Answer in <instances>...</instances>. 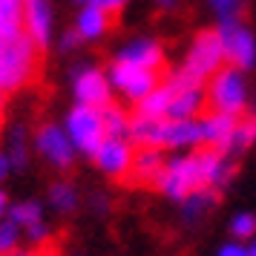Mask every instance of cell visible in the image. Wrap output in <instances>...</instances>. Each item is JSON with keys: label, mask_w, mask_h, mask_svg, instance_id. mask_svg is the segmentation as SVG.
<instances>
[{"label": "cell", "mask_w": 256, "mask_h": 256, "mask_svg": "<svg viewBox=\"0 0 256 256\" xmlns=\"http://www.w3.org/2000/svg\"><path fill=\"white\" fill-rule=\"evenodd\" d=\"M230 233L236 236V239H250V236L256 233V219L250 216V213L236 216V219L230 222Z\"/></svg>", "instance_id": "obj_23"}, {"label": "cell", "mask_w": 256, "mask_h": 256, "mask_svg": "<svg viewBox=\"0 0 256 256\" xmlns=\"http://www.w3.org/2000/svg\"><path fill=\"white\" fill-rule=\"evenodd\" d=\"M167 72H158V70H141V66H130V64H121L116 60L112 64V70H110V81L116 84L121 92L132 98V101H141L144 95H150L162 78Z\"/></svg>", "instance_id": "obj_5"}, {"label": "cell", "mask_w": 256, "mask_h": 256, "mask_svg": "<svg viewBox=\"0 0 256 256\" xmlns=\"http://www.w3.org/2000/svg\"><path fill=\"white\" fill-rule=\"evenodd\" d=\"M173 101V90L167 86V84H158L150 95H144L138 101V110H136V116H147V118H164L167 116V106Z\"/></svg>", "instance_id": "obj_17"}, {"label": "cell", "mask_w": 256, "mask_h": 256, "mask_svg": "<svg viewBox=\"0 0 256 256\" xmlns=\"http://www.w3.org/2000/svg\"><path fill=\"white\" fill-rule=\"evenodd\" d=\"M219 256H248V250L239 248V244H224V248L219 250Z\"/></svg>", "instance_id": "obj_28"}, {"label": "cell", "mask_w": 256, "mask_h": 256, "mask_svg": "<svg viewBox=\"0 0 256 256\" xmlns=\"http://www.w3.org/2000/svg\"><path fill=\"white\" fill-rule=\"evenodd\" d=\"M101 118H104L106 138H127L130 136V118L118 104H112V101L104 104L101 106Z\"/></svg>", "instance_id": "obj_18"}, {"label": "cell", "mask_w": 256, "mask_h": 256, "mask_svg": "<svg viewBox=\"0 0 256 256\" xmlns=\"http://www.w3.org/2000/svg\"><path fill=\"white\" fill-rule=\"evenodd\" d=\"M44 49L29 38V32H18L12 38H0V92L29 86L40 78Z\"/></svg>", "instance_id": "obj_1"}, {"label": "cell", "mask_w": 256, "mask_h": 256, "mask_svg": "<svg viewBox=\"0 0 256 256\" xmlns=\"http://www.w3.org/2000/svg\"><path fill=\"white\" fill-rule=\"evenodd\" d=\"M0 124H3V98H0Z\"/></svg>", "instance_id": "obj_34"}, {"label": "cell", "mask_w": 256, "mask_h": 256, "mask_svg": "<svg viewBox=\"0 0 256 256\" xmlns=\"http://www.w3.org/2000/svg\"><path fill=\"white\" fill-rule=\"evenodd\" d=\"M92 158L104 173L121 178L132 164V150H130V144L124 138H104V144L92 152Z\"/></svg>", "instance_id": "obj_9"}, {"label": "cell", "mask_w": 256, "mask_h": 256, "mask_svg": "<svg viewBox=\"0 0 256 256\" xmlns=\"http://www.w3.org/2000/svg\"><path fill=\"white\" fill-rule=\"evenodd\" d=\"M118 60L121 64H130V66H141V70H158L167 72V60H164V52L156 40H136L118 52Z\"/></svg>", "instance_id": "obj_11"}, {"label": "cell", "mask_w": 256, "mask_h": 256, "mask_svg": "<svg viewBox=\"0 0 256 256\" xmlns=\"http://www.w3.org/2000/svg\"><path fill=\"white\" fill-rule=\"evenodd\" d=\"M248 256H256V242L250 244V248H248Z\"/></svg>", "instance_id": "obj_33"}, {"label": "cell", "mask_w": 256, "mask_h": 256, "mask_svg": "<svg viewBox=\"0 0 256 256\" xmlns=\"http://www.w3.org/2000/svg\"><path fill=\"white\" fill-rule=\"evenodd\" d=\"M84 3H90V0H84Z\"/></svg>", "instance_id": "obj_35"}, {"label": "cell", "mask_w": 256, "mask_h": 256, "mask_svg": "<svg viewBox=\"0 0 256 256\" xmlns=\"http://www.w3.org/2000/svg\"><path fill=\"white\" fill-rule=\"evenodd\" d=\"M78 38H81V35H78V29H75V32H70V35L64 38V46H66V49H72L75 44H78Z\"/></svg>", "instance_id": "obj_29"}, {"label": "cell", "mask_w": 256, "mask_h": 256, "mask_svg": "<svg viewBox=\"0 0 256 256\" xmlns=\"http://www.w3.org/2000/svg\"><path fill=\"white\" fill-rule=\"evenodd\" d=\"M118 20L110 18L104 9H98L95 3H90L81 14H78V35L81 38H101L106 29H116Z\"/></svg>", "instance_id": "obj_15"}, {"label": "cell", "mask_w": 256, "mask_h": 256, "mask_svg": "<svg viewBox=\"0 0 256 256\" xmlns=\"http://www.w3.org/2000/svg\"><path fill=\"white\" fill-rule=\"evenodd\" d=\"M219 38L222 46H224V58L230 60L236 70H248L256 64V44L254 35L244 29V26L236 24V18H222L219 24Z\"/></svg>", "instance_id": "obj_4"}, {"label": "cell", "mask_w": 256, "mask_h": 256, "mask_svg": "<svg viewBox=\"0 0 256 256\" xmlns=\"http://www.w3.org/2000/svg\"><path fill=\"white\" fill-rule=\"evenodd\" d=\"M12 162L18 170L26 167V141H24V130H14V141H12Z\"/></svg>", "instance_id": "obj_25"}, {"label": "cell", "mask_w": 256, "mask_h": 256, "mask_svg": "<svg viewBox=\"0 0 256 256\" xmlns=\"http://www.w3.org/2000/svg\"><path fill=\"white\" fill-rule=\"evenodd\" d=\"M6 204H9V198H6V193H0V216L6 213Z\"/></svg>", "instance_id": "obj_31"}, {"label": "cell", "mask_w": 256, "mask_h": 256, "mask_svg": "<svg viewBox=\"0 0 256 256\" xmlns=\"http://www.w3.org/2000/svg\"><path fill=\"white\" fill-rule=\"evenodd\" d=\"M14 244H18V224L9 219V222L0 224V256L14 250Z\"/></svg>", "instance_id": "obj_24"}, {"label": "cell", "mask_w": 256, "mask_h": 256, "mask_svg": "<svg viewBox=\"0 0 256 256\" xmlns=\"http://www.w3.org/2000/svg\"><path fill=\"white\" fill-rule=\"evenodd\" d=\"M184 144H202V121H164L162 147H184Z\"/></svg>", "instance_id": "obj_14"}, {"label": "cell", "mask_w": 256, "mask_h": 256, "mask_svg": "<svg viewBox=\"0 0 256 256\" xmlns=\"http://www.w3.org/2000/svg\"><path fill=\"white\" fill-rule=\"evenodd\" d=\"M256 141V116L244 112L242 118H236V127H233V138H230V152H242L248 150Z\"/></svg>", "instance_id": "obj_20"}, {"label": "cell", "mask_w": 256, "mask_h": 256, "mask_svg": "<svg viewBox=\"0 0 256 256\" xmlns=\"http://www.w3.org/2000/svg\"><path fill=\"white\" fill-rule=\"evenodd\" d=\"M204 112H208V92H202V86L176 92L170 106H167L170 121H184V118H193V116H204Z\"/></svg>", "instance_id": "obj_13"}, {"label": "cell", "mask_w": 256, "mask_h": 256, "mask_svg": "<svg viewBox=\"0 0 256 256\" xmlns=\"http://www.w3.org/2000/svg\"><path fill=\"white\" fill-rule=\"evenodd\" d=\"M24 9L20 0H0V38H12L20 32Z\"/></svg>", "instance_id": "obj_19"}, {"label": "cell", "mask_w": 256, "mask_h": 256, "mask_svg": "<svg viewBox=\"0 0 256 256\" xmlns=\"http://www.w3.org/2000/svg\"><path fill=\"white\" fill-rule=\"evenodd\" d=\"M164 164L167 162H164L158 147H141L138 152H132V164H130V170L118 182L127 187H156Z\"/></svg>", "instance_id": "obj_6"}, {"label": "cell", "mask_w": 256, "mask_h": 256, "mask_svg": "<svg viewBox=\"0 0 256 256\" xmlns=\"http://www.w3.org/2000/svg\"><path fill=\"white\" fill-rule=\"evenodd\" d=\"M75 95H78V104L86 106H101L110 104V81L98 70H78L75 72Z\"/></svg>", "instance_id": "obj_10"}, {"label": "cell", "mask_w": 256, "mask_h": 256, "mask_svg": "<svg viewBox=\"0 0 256 256\" xmlns=\"http://www.w3.org/2000/svg\"><path fill=\"white\" fill-rule=\"evenodd\" d=\"M162 118H147V116H136L130 118V136L138 147H162Z\"/></svg>", "instance_id": "obj_16"}, {"label": "cell", "mask_w": 256, "mask_h": 256, "mask_svg": "<svg viewBox=\"0 0 256 256\" xmlns=\"http://www.w3.org/2000/svg\"><path fill=\"white\" fill-rule=\"evenodd\" d=\"M12 222L18 228H32L40 222V204L38 202H24V204H18L12 208Z\"/></svg>", "instance_id": "obj_22"}, {"label": "cell", "mask_w": 256, "mask_h": 256, "mask_svg": "<svg viewBox=\"0 0 256 256\" xmlns=\"http://www.w3.org/2000/svg\"><path fill=\"white\" fill-rule=\"evenodd\" d=\"M158 3H162L164 9H173V6H176V0H158Z\"/></svg>", "instance_id": "obj_32"}, {"label": "cell", "mask_w": 256, "mask_h": 256, "mask_svg": "<svg viewBox=\"0 0 256 256\" xmlns=\"http://www.w3.org/2000/svg\"><path fill=\"white\" fill-rule=\"evenodd\" d=\"M213 6L219 9L222 18H236L239 9L244 6V0H213Z\"/></svg>", "instance_id": "obj_26"}, {"label": "cell", "mask_w": 256, "mask_h": 256, "mask_svg": "<svg viewBox=\"0 0 256 256\" xmlns=\"http://www.w3.org/2000/svg\"><path fill=\"white\" fill-rule=\"evenodd\" d=\"M248 92H244V81L236 66H222L213 72V81L208 90V112H230L239 116L244 110Z\"/></svg>", "instance_id": "obj_2"}, {"label": "cell", "mask_w": 256, "mask_h": 256, "mask_svg": "<svg viewBox=\"0 0 256 256\" xmlns=\"http://www.w3.org/2000/svg\"><path fill=\"white\" fill-rule=\"evenodd\" d=\"M90 3H95V6H98V9H104L106 14H110V18H121V9H124V3H127V0H90Z\"/></svg>", "instance_id": "obj_27"}, {"label": "cell", "mask_w": 256, "mask_h": 256, "mask_svg": "<svg viewBox=\"0 0 256 256\" xmlns=\"http://www.w3.org/2000/svg\"><path fill=\"white\" fill-rule=\"evenodd\" d=\"M233 127H236V116H230V112H204L202 141L208 147H213V150H219L222 156H230Z\"/></svg>", "instance_id": "obj_8"}, {"label": "cell", "mask_w": 256, "mask_h": 256, "mask_svg": "<svg viewBox=\"0 0 256 256\" xmlns=\"http://www.w3.org/2000/svg\"><path fill=\"white\" fill-rule=\"evenodd\" d=\"M66 132H70V141L78 147V150H84V152L92 156L106 138L101 110H98V106L78 104L70 112V118H66Z\"/></svg>", "instance_id": "obj_3"}, {"label": "cell", "mask_w": 256, "mask_h": 256, "mask_svg": "<svg viewBox=\"0 0 256 256\" xmlns=\"http://www.w3.org/2000/svg\"><path fill=\"white\" fill-rule=\"evenodd\" d=\"M6 173H9V162H6V158H3V156H0V182H3V178H6Z\"/></svg>", "instance_id": "obj_30"}, {"label": "cell", "mask_w": 256, "mask_h": 256, "mask_svg": "<svg viewBox=\"0 0 256 256\" xmlns=\"http://www.w3.org/2000/svg\"><path fill=\"white\" fill-rule=\"evenodd\" d=\"M38 150L49 158V164H55L58 170H70L72 167V144L70 136L58 127V124H40L35 136Z\"/></svg>", "instance_id": "obj_7"}, {"label": "cell", "mask_w": 256, "mask_h": 256, "mask_svg": "<svg viewBox=\"0 0 256 256\" xmlns=\"http://www.w3.org/2000/svg\"><path fill=\"white\" fill-rule=\"evenodd\" d=\"M49 198H52V204L64 213H70L75 204H78V193H75V187L70 182H55V184L49 187Z\"/></svg>", "instance_id": "obj_21"}, {"label": "cell", "mask_w": 256, "mask_h": 256, "mask_svg": "<svg viewBox=\"0 0 256 256\" xmlns=\"http://www.w3.org/2000/svg\"><path fill=\"white\" fill-rule=\"evenodd\" d=\"M26 32L29 38L38 44V49L46 52L49 44V29H52V9H49V0H26Z\"/></svg>", "instance_id": "obj_12"}]
</instances>
